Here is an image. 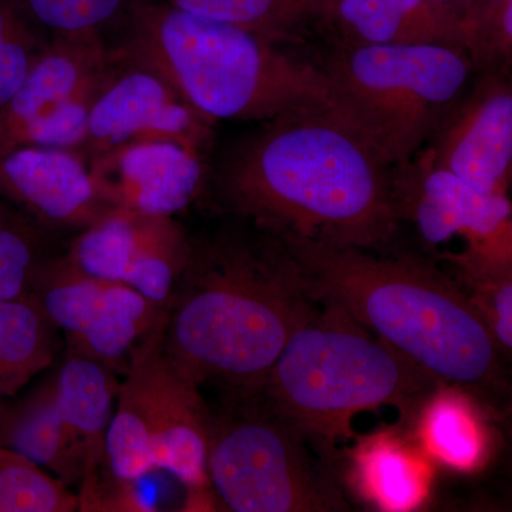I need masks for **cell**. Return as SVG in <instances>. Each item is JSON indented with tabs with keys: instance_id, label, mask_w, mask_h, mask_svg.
Wrapping results in <instances>:
<instances>
[{
	"instance_id": "cell-19",
	"label": "cell",
	"mask_w": 512,
	"mask_h": 512,
	"mask_svg": "<svg viewBox=\"0 0 512 512\" xmlns=\"http://www.w3.org/2000/svg\"><path fill=\"white\" fill-rule=\"evenodd\" d=\"M210 433L211 413L200 387L177 372L161 349L154 372L156 470L173 474L187 491L214 488L208 476Z\"/></svg>"
},
{
	"instance_id": "cell-35",
	"label": "cell",
	"mask_w": 512,
	"mask_h": 512,
	"mask_svg": "<svg viewBox=\"0 0 512 512\" xmlns=\"http://www.w3.org/2000/svg\"><path fill=\"white\" fill-rule=\"evenodd\" d=\"M0 402H2V400H0Z\"/></svg>"
},
{
	"instance_id": "cell-31",
	"label": "cell",
	"mask_w": 512,
	"mask_h": 512,
	"mask_svg": "<svg viewBox=\"0 0 512 512\" xmlns=\"http://www.w3.org/2000/svg\"><path fill=\"white\" fill-rule=\"evenodd\" d=\"M79 511L83 512H147L154 511L138 493L134 481L123 480L113 471L79 484Z\"/></svg>"
},
{
	"instance_id": "cell-1",
	"label": "cell",
	"mask_w": 512,
	"mask_h": 512,
	"mask_svg": "<svg viewBox=\"0 0 512 512\" xmlns=\"http://www.w3.org/2000/svg\"><path fill=\"white\" fill-rule=\"evenodd\" d=\"M210 173L212 197L281 238L380 249L399 231L393 167L329 103L262 121Z\"/></svg>"
},
{
	"instance_id": "cell-29",
	"label": "cell",
	"mask_w": 512,
	"mask_h": 512,
	"mask_svg": "<svg viewBox=\"0 0 512 512\" xmlns=\"http://www.w3.org/2000/svg\"><path fill=\"white\" fill-rule=\"evenodd\" d=\"M464 29L468 53L477 67L512 72V0L474 8Z\"/></svg>"
},
{
	"instance_id": "cell-32",
	"label": "cell",
	"mask_w": 512,
	"mask_h": 512,
	"mask_svg": "<svg viewBox=\"0 0 512 512\" xmlns=\"http://www.w3.org/2000/svg\"><path fill=\"white\" fill-rule=\"evenodd\" d=\"M441 8L446 9L451 15L456 16L460 22L466 23L476 0H434Z\"/></svg>"
},
{
	"instance_id": "cell-27",
	"label": "cell",
	"mask_w": 512,
	"mask_h": 512,
	"mask_svg": "<svg viewBox=\"0 0 512 512\" xmlns=\"http://www.w3.org/2000/svg\"><path fill=\"white\" fill-rule=\"evenodd\" d=\"M52 42L19 0H0V109L25 82Z\"/></svg>"
},
{
	"instance_id": "cell-28",
	"label": "cell",
	"mask_w": 512,
	"mask_h": 512,
	"mask_svg": "<svg viewBox=\"0 0 512 512\" xmlns=\"http://www.w3.org/2000/svg\"><path fill=\"white\" fill-rule=\"evenodd\" d=\"M52 37L103 35L104 29L127 18L137 0H19Z\"/></svg>"
},
{
	"instance_id": "cell-34",
	"label": "cell",
	"mask_w": 512,
	"mask_h": 512,
	"mask_svg": "<svg viewBox=\"0 0 512 512\" xmlns=\"http://www.w3.org/2000/svg\"><path fill=\"white\" fill-rule=\"evenodd\" d=\"M501 2H505V0H476V2H474V8H478V6L497 5V3Z\"/></svg>"
},
{
	"instance_id": "cell-26",
	"label": "cell",
	"mask_w": 512,
	"mask_h": 512,
	"mask_svg": "<svg viewBox=\"0 0 512 512\" xmlns=\"http://www.w3.org/2000/svg\"><path fill=\"white\" fill-rule=\"evenodd\" d=\"M79 511L69 485L18 451L0 447V512Z\"/></svg>"
},
{
	"instance_id": "cell-5",
	"label": "cell",
	"mask_w": 512,
	"mask_h": 512,
	"mask_svg": "<svg viewBox=\"0 0 512 512\" xmlns=\"http://www.w3.org/2000/svg\"><path fill=\"white\" fill-rule=\"evenodd\" d=\"M439 383L348 316L318 303L259 393L330 464L338 443L355 437L352 423L360 413L394 407L400 424L409 423Z\"/></svg>"
},
{
	"instance_id": "cell-2",
	"label": "cell",
	"mask_w": 512,
	"mask_h": 512,
	"mask_svg": "<svg viewBox=\"0 0 512 512\" xmlns=\"http://www.w3.org/2000/svg\"><path fill=\"white\" fill-rule=\"evenodd\" d=\"M316 306L285 242L234 218L191 239L168 305L164 355L198 387L214 384L229 397L252 396Z\"/></svg>"
},
{
	"instance_id": "cell-8",
	"label": "cell",
	"mask_w": 512,
	"mask_h": 512,
	"mask_svg": "<svg viewBox=\"0 0 512 512\" xmlns=\"http://www.w3.org/2000/svg\"><path fill=\"white\" fill-rule=\"evenodd\" d=\"M399 222L412 225L421 245L446 264L460 284L512 274V201L488 194L437 167L421 150L409 163L393 167Z\"/></svg>"
},
{
	"instance_id": "cell-23",
	"label": "cell",
	"mask_w": 512,
	"mask_h": 512,
	"mask_svg": "<svg viewBox=\"0 0 512 512\" xmlns=\"http://www.w3.org/2000/svg\"><path fill=\"white\" fill-rule=\"evenodd\" d=\"M55 348L56 326L32 296L0 301V400L52 366Z\"/></svg>"
},
{
	"instance_id": "cell-16",
	"label": "cell",
	"mask_w": 512,
	"mask_h": 512,
	"mask_svg": "<svg viewBox=\"0 0 512 512\" xmlns=\"http://www.w3.org/2000/svg\"><path fill=\"white\" fill-rule=\"evenodd\" d=\"M339 457L350 491L375 510L409 512L429 503L437 464L402 424L360 437Z\"/></svg>"
},
{
	"instance_id": "cell-10",
	"label": "cell",
	"mask_w": 512,
	"mask_h": 512,
	"mask_svg": "<svg viewBox=\"0 0 512 512\" xmlns=\"http://www.w3.org/2000/svg\"><path fill=\"white\" fill-rule=\"evenodd\" d=\"M114 63L90 113L87 158L138 141H175L205 151L214 121L161 74L113 52Z\"/></svg>"
},
{
	"instance_id": "cell-13",
	"label": "cell",
	"mask_w": 512,
	"mask_h": 512,
	"mask_svg": "<svg viewBox=\"0 0 512 512\" xmlns=\"http://www.w3.org/2000/svg\"><path fill=\"white\" fill-rule=\"evenodd\" d=\"M0 197L46 231H79L109 215L89 158L72 148L23 146L0 154Z\"/></svg>"
},
{
	"instance_id": "cell-17",
	"label": "cell",
	"mask_w": 512,
	"mask_h": 512,
	"mask_svg": "<svg viewBox=\"0 0 512 512\" xmlns=\"http://www.w3.org/2000/svg\"><path fill=\"white\" fill-rule=\"evenodd\" d=\"M113 62L103 35L52 37L46 52L0 109V154L19 146L23 134L72 99Z\"/></svg>"
},
{
	"instance_id": "cell-30",
	"label": "cell",
	"mask_w": 512,
	"mask_h": 512,
	"mask_svg": "<svg viewBox=\"0 0 512 512\" xmlns=\"http://www.w3.org/2000/svg\"><path fill=\"white\" fill-rule=\"evenodd\" d=\"M461 285L476 303L498 348L512 365V274Z\"/></svg>"
},
{
	"instance_id": "cell-7",
	"label": "cell",
	"mask_w": 512,
	"mask_h": 512,
	"mask_svg": "<svg viewBox=\"0 0 512 512\" xmlns=\"http://www.w3.org/2000/svg\"><path fill=\"white\" fill-rule=\"evenodd\" d=\"M229 400L224 413L211 414L208 450V476L225 510H350L330 464L261 393Z\"/></svg>"
},
{
	"instance_id": "cell-21",
	"label": "cell",
	"mask_w": 512,
	"mask_h": 512,
	"mask_svg": "<svg viewBox=\"0 0 512 512\" xmlns=\"http://www.w3.org/2000/svg\"><path fill=\"white\" fill-rule=\"evenodd\" d=\"M167 316L131 355L126 377L120 383L107 434L111 471L123 480L136 481L156 471L153 447L154 372Z\"/></svg>"
},
{
	"instance_id": "cell-25",
	"label": "cell",
	"mask_w": 512,
	"mask_h": 512,
	"mask_svg": "<svg viewBox=\"0 0 512 512\" xmlns=\"http://www.w3.org/2000/svg\"><path fill=\"white\" fill-rule=\"evenodd\" d=\"M187 10L227 25L282 42L302 25L315 19L318 0H167Z\"/></svg>"
},
{
	"instance_id": "cell-15",
	"label": "cell",
	"mask_w": 512,
	"mask_h": 512,
	"mask_svg": "<svg viewBox=\"0 0 512 512\" xmlns=\"http://www.w3.org/2000/svg\"><path fill=\"white\" fill-rule=\"evenodd\" d=\"M402 426L437 466L466 476L483 473L505 447L503 421L453 384H437Z\"/></svg>"
},
{
	"instance_id": "cell-3",
	"label": "cell",
	"mask_w": 512,
	"mask_h": 512,
	"mask_svg": "<svg viewBox=\"0 0 512 512\" xmlns=\"http://www.w3.org/2000/svg\"><path fill=\"white\" fill-rule=\"evenodd\" d=\"M281 239L319 305L348 316L439 382L467 390L505 423L512 365L457 279L429 258Z\"/></svg>"
},
{
	"instance_id": "cell-12",
	"label": "cell",
	"mask_w": 512,
	"mask_h": 512,
	"mask_svg": "<svg viewBox=\"0 0 512 512\" xmlns=\"http://www.w3.org/2000/svg\"><path fill=\"white\" fill-rule=\"evenodd\" d=\"M437 167L477 190L512 185V72L477 67L470 86L423 148Z\"/></svg>"
},
{
	"instance_id": "cell-11",
	"label": "cell",
	"mask_w": 512,
	"mask_h": 512,
	"mask_svg": "<svg viewBox=\"0 0 512 512\" xmlns=\"http://www.w3.org/2000/svg\"><path fill=\"white\" fill-rule=\"evenodd\" d=\"M190 248L174 217L113 210L79 232L66 255L87 274L131 286L168 308Z\"/></svg>"
},
{
	"instance_id": "cell-14",
	"label": "cell",
	"mask_w": 512,
	"mask_h": 512,
	"mask_svg": "<svg viewBox=\"0 0 512 512\" xmlns=\"http://www.w3.org/2000/svg\"><path fill=\"white\" fill-rule=\"evenodd\" d=\"M100 197L111 210L174 217L208 185L204 151L175 141H138L89 158Z\"/></svg>"
},
{
	"instance_id": "cell-18",
	"label": "cell",
	"mask_w": 512,
	"mask_h": 512,
	"mask_svg": "<svg viewBox=\"0 0 512 512\" xmlns=\"http://www.w3.org/2000/svg\"><path fill=\"white\" fill-rule=\"evenodd\" d=\"M316 22L335 45H450L467 49L463 22L434 0H318Z\"/></svg>"
},
{
	"instance_id": "cell-20",
	"label": "cell",
	"mask_w": 512,
	"mask_h": 512,
	"mask_svg": "<svg viewBox=\"0 0 512 512\" xmlns=\"http://www.w3.org/2000/svg\"><path fill=\"white\" fill-rule=\"evenodd\" d=\"M0 447L18 451L69 487L86 473V448L60 409L55 377L18 403L0 402Z\"/></svg>"
},
{
	"instance_id": "cell-9",
	"label": "cell",
	"mask_w": 512,
	"mask_h": 512,
	"mask_svg": "<svg viewBox=\"0 0 512 512\" xmlns=\"http://www.w3.org/2000/svg\"><path fill=\"white\" fill-rule=\"evenodd\" d=\"M30 296L63 330L70 350L124 372L168 313L131 286L87 274L66 254L49 259Z\"/></svg>"
},
{
	"instance_id": "cell-24",
	"label": "cell",
	"mask_w": 512,
	"mask_h": 512,
	"mask_svg": "<svg viewBox=\"0 0 512 512\" xmlns=\"http://www.w3.org/2000/svg\"><path fill=\"white\" fill-rule=\"evenodd\" d=\"M52 256L50 232L0 197V301L30 298Z\"/></svg>"
},
{
	"instance_id": "cell-6",
	"label": "cell",
	"mask_w": 512,
	"mask_h": 512,
	"mask_svg": "<svg viewBox=\"0 0 512 512\" xmlns=\"http://www.w3.org/2000/svg\"><path fill=\"white\" fill-rule=\"evenodd\" d=\"M329 106L390 167L430 143L466 93L477 64L450 45H335L319 62Z\"/></svg>"
},
{
	"instance_id": "cell-33",
	"label": "cell",
	"mask_w": 512,
	"mask_h": 512,
	"mask_svg": "<svg viewBox=\"0 0 512 512\" xmlns=\"http://www.w3.org/2000/svg\"><path fill=\"white\" fill-rule=\"evenodd\" d=\"M504 424H507L508 433H510V436H508V439H505V447L503 453H505V457H507L508 470H510L512 476V412L510 416H508V419L505 420Z\"/></svg>"
},
{
	"instance_id": "cell-22",
	"label": "cell",
	"mask_w": 512,
	"mask_h": 512,
	"mask_svg": "<svg viewBox=\"0 0 512 512\" xmlns=\"http://www.w3.org/2000/svg\"><path fill=\"white\" fill-rule=\"evenodd\" d=\"M53 377L60 409L86 448L82 481L109 470L107 434L120 387L116 370L69 350L66 362Z\"/></svg>"
},
{
	"instance_id": "cell-4",
	"label": "cell",
	"mask_w": 512,
	"mask_h": 512,
	"mask_svg": "<svg viewBox=\"0 0 512 512\" xmlns=\"http://www.w3.org/2000/svg\"><path fill=\"white\" fill-rule=\"evenodd\" d=\"M117 52L156 70L191 106L217 123L268 121L329 103L319 63L285 52L278 40L164 0H137Z\"/></svg>"
}]
</instances>
